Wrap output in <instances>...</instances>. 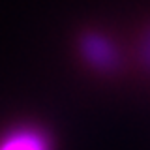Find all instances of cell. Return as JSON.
Here are the masks:
<instances>
[{
	"label": "cell",
	"instance_id": "cell-1",
	"mask_svg": "<svg viewBox=\"0 0 150 150\" xmlns=\"http://www.w3.org/2000/svg\"><path fill=\"white\" fill-rule=\"evenodd\" d=\"M81 49L84 58L96 68L107 69L116 62V51L109 40H105L100 34H88L81 41Z\"/></svg>",
	"mask_w": 150,
	"mask_h": 150
},
{
	"label": "cell",
	"instance_id": "cell-3",
	"mask_svg": "<svg viewBox=\"0 0 150 150\" xmlns=\"http://www.w3.org/2000/svg\"><path fill=\"white\" fill-rule=\"evenodd\" d=\"M144 60L150 64V34H148V40L146 43H144Z\"/></svg>",
	"mask_w": 150,
	"mask_h": 150
},
{
	"label": "cell",
	"instance_id": "cell-2",
	"mask_svg": "<svg viewBox=\"0 0 150 150\" xmlns=\"http://www.w3.org/2000/svg\"><path fill=\"white\" fill-rule=\"evenodd\" d=\"M0 150H49V143L41 131L21 128L0 141Z\"/></svg>",
	"mask_w": 150,
	"mask_h": 150
}]
</instances>
